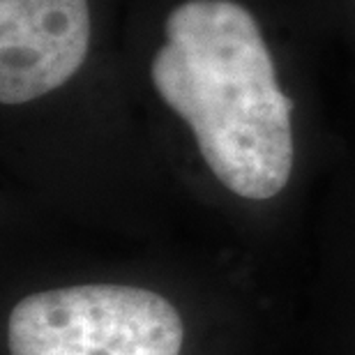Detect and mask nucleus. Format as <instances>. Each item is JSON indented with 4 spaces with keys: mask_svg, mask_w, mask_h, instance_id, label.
Here are the masks:
<instances>
[{
    "mask_svg": "<svg viewBox=\"0 0 355 355\" xmlns=\"http://www.w3.org/2000/svg\"><path fill=\"white\" fill-rule=\"evenodd\" d=\"M254 277H5L3 355H257Z\"/></svg>",
    "mask_w": 355,
    "mask_h": 355,
    "instance_id": "obj_1",
    "label": "nucleus"
},
{
    "mask_svg": "<svg viewBox=\"0 0 355 355\" xmlns=\"http://www.w3.org/2000/svg\"><path fill=\"white\" fill-rule=\"evenodd\" d=\"M164 33L153 86L187 125L212 180L243 203L275 201L295 171L293 99L254 14L233 0H184Z\"/></svg>",
    "mask_w": 355,
    "mask_h": 355,
    "instance_id": "obj_2",
    "label": "nucleus"
},
{
    "mask_svg": "<svg viewBox=\"0 0 355 355\" xmlns=\"http://www.w3.org/2000/svg\"><path fill=\"white\" fill-rule=\"evenodd\" d=\"M88 44V0H0V102L21 106L65 86Z\"/></svg>",
    "mask_w": 355,
    "mask_h": 355,
    "instance_id": "obj_3",
    "label": "nucleus"
}]
</instances>
